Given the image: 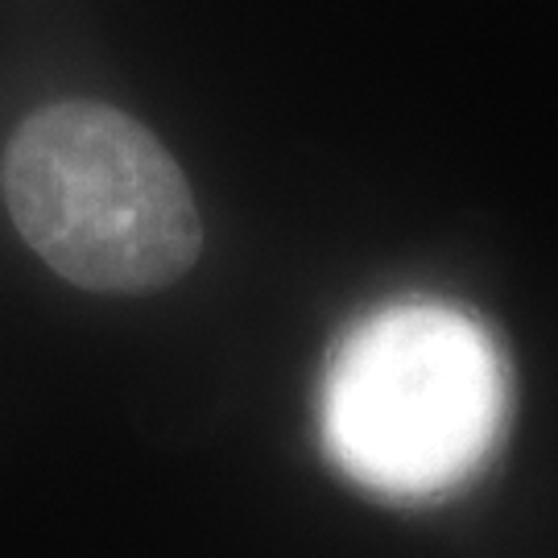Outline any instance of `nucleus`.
I'll use <instances>...</instances> for the list:
<instances>
[{
    "label": "nucleus",
    "mask_w": 558,
    "mask_h": 558,
    "mask_svg": "<svg viewBox=\"0 0 558 558\" xmlns=\"http://www.w3.org/2000/svg\"><path fill=\"white\" fill-rule=\"evenodd\" d=\"M509 364L497 336L447 302H393L336 343L319 398L323 447L368 497L422 505L497 456Z\"/></svg>",
    "instance_id": "f257e3e1"
},
{
    "label": "nucleus",
    "mask_w": 558,
    "mask_h": 558,
    "mask_svg": "<svg viewBox=\"0 0 558 558\" xmlns=\"http://www.w3.org/2000/svg\"><path fill=\"white\" fill-rule=\"evenodd\" d=\"M0 191L21 240L83 290H158L203 248L179 161L141 120L108 104L62 100L21 120Z\"/></svg>",
    "instance_id": "f03ea898"
}]
</instances>
